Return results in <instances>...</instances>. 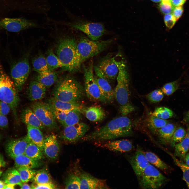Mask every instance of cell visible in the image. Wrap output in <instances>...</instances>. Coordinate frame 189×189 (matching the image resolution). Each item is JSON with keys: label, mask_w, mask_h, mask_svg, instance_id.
Wrapping results in <instances>:
<instances>
[{"label": "cell", "mask_w": 189, "mask_h": 189, "mask_svg": "<svg viewBox=\"0 0 189 189\" xmlns=\"http://www.w3.org/2000/svg\"><path fill=\"white\" fill-rule=\"evenodd\" d=\"M133 134L131 120L123 116L112 119L81 139L84 141H101L129 136Z\"/></svg>", "instance_id": "6da1fadb"}, {"label": "cell", "mask_w": 189, "mask_h": 189, "mask_svg": "<svg viewBox=\"0 0 189 189\" xmlns=\"http://www.w3.org/2000/svg\"><path fill=\"white\" fill-rule=\"evenodd\" d=\"M114 57L119 70L116 78L117 84L114 90L115 99L119 105L120 112L122 115L125 116L135 110L130 100L129 75L124 58L120 54Z\"/></svg>", "instance_id": "7a4b0ae2"}, {"label": "cell", "mask_w": 189, "mask_h": 189, "mask_svg": "<svg viewBox=\"0 0 189 189\" xmlns=\"http://www.w3.org/2000/svg\"><path fill=\"white\" fill-rule=\"evenodd\" d=\"M65 11L70 19V21L56 20L49 17L48 19L49 23L79 30L86 34L90 39L94 40H98L106 32L102 23L92 22L78 18L66 8H65Z\"/></svg>", "instance_id": "3957f363"}, {"label": "cell", "mask_w": 189, "mask_h": 189, "mask_svg": "<svg viewBox=\"0 0 189 189\" xmlns=\"http://www.w3.org/2000/svg\"><path fill=\"white\" fill-rule=\"evenodd\" d=\"M84 90L74 78H67L57 86L53 97L62 101L78 102L84 95Z\"/></svg>", "instance_id": "277c9868"}, {"label": "cell", "mask_w": 189, "mask_h": 189, "mask_svg": "<svg viewBox=\"0 0 189 189\" xmlns=\"http://www.w3.org/2000/svg\"><path fill=\"white\" fill-rule=\"evenodd\" d=\"M110 42L109 40H94L82 37L77 43L76 70L80 69L83 62L104 50Z\"/></svg>", "instance_id": "5b68a950"}, {"label": "cell", "mask_w": 189, "mask_h": 189, "mask_svg": "<svg viewBox=\"0 0 189 189\" xmlns=\"http://www.w3.org/2000/svg\"><path fill=\"white\" fill-rule=\"evenodd\" d=\"M59 40L56 51L64 65L63 68L69 71L76 70L77 43L73 38L69 37H61Z\"/></svg>", "instance_id": "8992f818"}, {"label": "cell", "mask_w": 189, "mask_h": 189, "mask_svg": "<svg viewBox=\"0 0 189 189\" xmlns=\"http://www.w3.org/2000/svg\"><path fill=\"white\" fill-rule=\"evenodd\" d=\"M18 91L13 81L4 70L0 60V100L10 106L15 116L19 101Z\"/></svg>", "instance_id": "52a82bcc"}, {"label": "cell", "mask_w": 189, "mask_h": 189, "mask_svg": "<svg viewBox=\"0 0 189 189\" xmlns=\"http://www.w3.org/2000/svg\"><path fill=\"white\" fill-rule=\"evenodd\" d=\"M42 27V25L35 20L23 17H7L0 19V32L6 30L16 33L30 28Z\"/></svg>", "instance_id": "ba28073f"}, {"label": "cell", "mask_w": 189, "mask_h": 189, "mask_svg": "<svg viewBox=\"0 0 189 189\" xmlns=\"http://www.w3.org/2000/svg\"><path fill=\"white\" fill-rule=\"evenodd\" d=\"M92 61L87 66H83L85 91L90 99L104 103L107 102L102 95L95 79Z\"/></svg>", "instance_id": "9c48e42d"}, {"label": "cell", "mask_w": 189, "mask_h": 189, "mask_svg": "<svg viewBox=\"0 0 189 189\" xmlns=\"http://www.w3.org/2000/svg\"><path fill=\"white\" fill-rule=\"evenodd\" d=\"M138 178L141 188L150 189L159 188L166 179L165 177L157 169L150 163Z\"/></svg>", "instance_id": "30bf717a"}, {"label": "cell", "mask_w": 189, "mask_h": 189, "mask_svg": "<svg viewBox=\"0 0 189 189\" xmlns=\"http://www.w3.org/2000/svg\"><path fill=\"white\" fill-rule=\"evenodd\" d=\"M31 109L45 127L52 129L57 128L52 108L48 103L36 102L32 104Z\"/></svg>", "instance_id": "8fae6325"}, {"label": "cell", "mask_w": 189, "mask_h": 189, "mask_svg": "<svg viewBox=\"0 0 189 189\" xmlns=\"http://www.w3.org/2000/svg\"><path fill=\"white\" fill-rule=\"evenodd\" d=\"M30 71V67L27 56L23 57L12 66L11 76L18 91L21 90Z\"/></svg>", "instance_id": "7c38bea8"}, {"label": "cell", "mask_w": 189, "mask_h": 189, "mask_svg": "<svg viewBox=\"0 0 189 189\" xmlns=\"http://www.w3.org/2000/svg\"><path fill=\"white\" fill-rule=\"evenodd\" d=\"M89 129L88 124L82 122L64 127L61 139L67 143H75L84 136Z\"/></svg>", "instance_id": "4fadbf2b"}, {"label": "cell", "mask_w": 189, "mask_h": 189, "mask_svg": "<svg viewBox=\"0 0 189 189\" xmlns=\"http://www.w3.org/2000/svg\"><path fill=\"white\" fill-rule=\"evenodd\" d=\"M95 81L101 93L107 102L112 103L115 99L114 91L109 80L96 66H94Z\"/></svg>", "instance_id": "5bb4252c"}, {"label": "cell", "mask_w": 189, "mask_h": 189, "mask_svg": "<svg viewBox=\"0 0 189 189\" xmlns=\"http://www.w3.org/2000/svg\"><path fill=\"white\" fill-rule=\"evenodd\" d=\"M30 141L27 135L18 139L9 140L5 146L7 154L12 158L24 154L25 149Z\"/></svg>", "instance_id": "9a60e30c"}, {"label": "cell", "mask_w": 189, "mask_h": 189, "mask_svg": "<svg viewBox=\"0 0 189 189\" xmlns=\"http://www.w3.org/2000/svg\"><path fill=\"white\" fill-rule=\"evenodd\" d=\"M96 66L109 80L116 78L119 70L114 57L107 55L101 60Z\"/></svg>", "instance_id": "2e32d148"}, {"label": "cell", "mask_w": 189, "mask_h": 189, "mask_svg": "<svg viewBox=\"0 0 189 189\" xmlns=\"http://www.w3.org/2000/svg\"><path fill=\"white\" fill-rule=\"evenodd\" d=\"M77 172L80 180V189L109 188L105 180L96 178L83 171Z\"/></svg>", "instance_id": "e0dca14e"}, {"label": "cell", "mask_w": 189, "mask_h": 189, "mask_svg": "<svg viewBox=\"0 0 189 189\" xmlns=\"http://www.w3.org/2000/svg\"><path fill=\"white\" fill-rule=\"evenodd\" d=\"M129 162L134 173L138 178L149 164L145 153L139 148L130 157Z\"/></svg>", "instance_id": "ac0fdd59"}, {"label": "cell", "mask_w": 189, "mask_h": 189, "mask_svg": "<svg viewBox=\"0 0 189 189\" xmlns=\"http://www.w3.org/2000/svg\"><path fill=\"white\" fill-rule=\"evenodd\" d=\"M96 145L111 151L123 153L129 151L133 148L132 142L126 139L103 142L97 141Z\"/></svg>", "instance_id": "d6986e66"}, {"label": "cell", "mask_w": 189, "mask_h": 189, "mask_svg": "<svg viewBox=\"0 0 189 189\" xmlns=\"http://www.w3.org/2000/svg\"><path fill=\"white\" fill-rule=\"evenodd\" d=\"M60 151V145L55 135H50L44 139L43 153L47 158L51 160L55 159Z\"/></svg>", "instance_id": "ffe728a7"}, {"label": "cell", "mask_w": 189, "mask_h": 189, "mask_svg": "<svg viewBox=\"0 0 189 189\" xmlns=\"http://www.w3.org/2000/svg\"><path fill=\"white\" fill-rule=\"evenodd\" d=\"M46 88L39 82L35 80L30 83L28 90L27 95L31 101L43 99L45 95Z\"/></svg>", "instance_id": "44dd1931"}, {"label": "cell", "mask_w": 189, "mask_h": 189, "mask_svg": "<svg viewBox=\"0 0 189 189\" xmlns=\"http://www.w3.org/2000/svg\"><path fill=\"white\" fill-rule=\"evenodd\" d=\"M48 103L51 107L57 109L65 111L75 110L82 113L83 107L78 102L62 101L52 97L49 100Z\"/></svg>", "instance_id": "7402d4cb"}, {"label": "cell", "mask_w": 189, "mask_h": 189, "mask_svg": "<svg viewBox=\"0 0 189 189\" xmlns=\"http://www.w3.org/2000/svg\"><path fill=\"white\" fill-rule=\"evenodd\" d=\"M82 112L88 119L93 122L101 121L104 119L106 116L103 109L98 106L83 107Z\"/></svg>", "instance_id": "603a6c76"}, {"label": "cell", "mask_w": 189, "mask_h": 189, "mask_svg": "<svg viewBox=\"0 0 189 189\" xmlns=\"http://www.w3.org/2000/svg\"><path fill=\"white\" fill-rule=\"evenodd\" d=\"M21 116L22 121L27 125L36 127L40 130L45 127L31 109L26 108L24 109Z\"/></svg>", "instance_id": "cb8c5ba5"}, {"label": "cell", "mask_w": 189, "mask_h": 189, "mask_svg": "<svg viewBox=\"0 0 189 189\" xmlns=\"http://www.w3.org/2000/svg\"><path fill=\"white\" fill-rule=\"evenodd\" d=\"M176 129L174 124L168 123L158 130L156 132L157 133L160 142L164 144L171 143Z\"/></svg>", "instance_id": "d4e9b609"}, {"label": "cell", "mask_w": 189, "mask_h": 189, "mask_svg": "<svg viewBox=\"0 0 189 189\" xmlns=\"http://www.w3.org/2000/svg\"><path fill=\"white\" fill-rule=\"evenodd\" d=\"M13 159L16 168L23 167L33 169L39 167L43 164L40 161L33 160L24 154L16 156Z\"/></svg>", "instance_id": "484cf974"}, {"label": "cell", "mask_w": 189, "mask_h": 189, "mask_svg": "<svg viewBox=\"0 0 189 189\" xmlns=\"http://www.w3.org/2000/svg\"><path fill=\"white\" fill-rule=\"evenodd\" d=\"M27 136L31 141L37 145L43 152L44 139L42 133L39 128L27 125Z\"/></svg>", "instance_id": "4316f807"}, {"label": "cell", "mask_w": 189, "mask_h": 189, "mask_svg": "<svg viewBox=\"0 0 189 189\" xmlns=\"http://www.w3.org/2000/svg\"><path fill=\"white\" fill-rule=\"evenodd\" d=\"M1 178L6 184L18 185L20 187L23 183L18 170L13 168L7 170L2 174Z\"/></svg>", "instance_id": "83f0119b"}, {"label": "cell", "mask_w": 189, "mask_h": 189, "mask_svg": "<svg viewBox=\"0 0 189 189\" xmlns=\"http://www.w3.org/2000/svg\"><path fill=\"white\" fill-rule=\"evenodd\" d=\"M57 79V72L52 71L42 74H38L36 76L35 80L40 83L47 88L53 85Z\"/></svg>", "instance_id": "f1b7e54d"}, {"label": "cell", "mask_w": 189, "mask_h": 189, "mask_svg": "<svg viewBox=\"0 0 189 189\" xmlns=\"http://www.w3.org/2000/svg\"><path fill=\"white\" fill-rule=\"evenodd\" d=\"M32 64L33 70L39 74L51 71L49 70L45 57L40 54L33 59Z\"/></svg>", "instance_id": "f546056e"}, {"label": "cell", "mask_w": 189, "mask_h": 189, "mask_svg": "<svg viewBox=\"0 0 189 189\" xmlns=\"http://www.w3.org/2000/svg\"><path fill=\"white\" fill-rule=\"evenodd\" d=\"M43 153L37 145L30 141L27 145L24 154L33 160L40 161L44 158Z\"/></svg>", "instance_id": "4dcf8cb0"}, {"label": "cell", "mask_w": 189, "mask_h": 189, "mask_svg": "<svg viewBox=\"0 0 189 189\" xmlns=\"http://www.w3.org/2000/svg\"><path fill=\"white\" fill-rule=\"evenodd\" d=\"M32 180L34 182L38 183H53L48 171L45 168L36 170Z\"/></svg>", "instance_id": "1f68e13d"}, {"label": "cell", "mask_w": 189, "mask_h": 189, "mask_svg": "<svg viewBox=\"0 0 189 189\" xmlns=\"http://www.w3.org/2000/svg\"><path fill=\"white\" fill-rule=\"evenodd\" d=\"M169 123L168 121L161 119L151 115L147 120L148 127L153 132H156L158 130Z\"/></svg>", "instance_id": "d6a6232c"}, {"label": "cell", "mask_w": 189, "mask_h": 189, "mask_svg": "<svg viewBox=\"0 0 189 189\" xmlns=\"http://www.w3.org/2000/svg\"><path fill=\"white\" fill-rule=\"evenodd\" d=\"M48 68L51 71L59 67L63 68L64 65L58 57L52 51L49 50L47 52L45 57Z\"/></svg>", "instance_id": "836d02e7"}, {"label": "cell", "mask_w": 189, "mask_h": 189, "mask_svg": "<svg viewBox=\"0 0 189 189\" xmlns=\"http://www.w3.org/2000/svg\"><path fill=\"white\" fill-rule=\"evenodd\" d=\"M145 154L149 163L154 166L162 170L168 168V166L154 153L148 151L145 152Z\"/></svg>", "instance_id": "e575fe53"}, {"label": "cell", "mask_w": 189, "mask_h": 189, "mask_svg": "<svg viewBox=\"0 0 189 189\" xmlns=\"http://www.w3.org/2000/svg\"><path fill=\"white\" fill-rule=\"evenodd\" d=\"M189 149V138L187 134L184 139L175 145V154L183 158Z\"/></svg>", "instance_id": "d590c367"}, {"label": "cell", "mask_w": 189, "mask_h": 189, "mask_svg": "<svg viewBox=\"0 0 189 189\" xmlns=\"http://www.w3.org/2000/svg\"><path fill=\"white\" fill-rule=\"evenodd\" d=\"M71 173L66 178L65 182L66 189H80V180L78 173Z\"/></svg>", "instance_id": "8d00e7d4"}, {"label": "cell", "mask_w": 189, "mask_h": 189, "mask_svg": "<svg viewBox=\"0 0 189 189\" xmlns=\"http://www.w3.org/2000/svg\"><path fill=\"white\" fill-rule=\"evenodd\" d=\"M23 183H26L32 180L35 173L36 170L25 167L17 168Z\"/></svg>", "instance_id": "74e56055"}, {"label": "cell", "mask_w": 189, "mask_h": 189, "mask_svg": "<svg viewBox=\"0 0 189 189\" xmlns=\"http://www.w3.org/2000/svg\"><path fill=\"white\" fill-rule=\"evenodd\" d=\"M81 113L80 112L77 110L68 111L62 125L64 127L73 125L79 122L81 118Z\"/></svg>", "instance_id": "f35d334b"}, {"label": "cell", "mask_w": 189, "mask_h": 189, "mask_svg": "<svg viewBox=\"0 0 189 189\" xmlns=\"http://www.w3.org/2000/svg\"><path fill=\"white\" fill-rule=\"evenodd\" d=\"M152 115L158 118L166 120L171 118L173 113L169 108L161 107L156 108Z\"/></svg>", "instance_id": "ab89813d"}, {"label": "cell", "mask_w": 189, "mask_h": 189, "mask_svg": "<svg viewBox=\"0 0 189 189\" xmlns=\"http://www.w3.org/2000/svg\"><path fill=\"white\" fill-rule=\"evenodd\" d=\"M164 93L161 90L158 89L154 90L146 96L147 99L151 102L155 103L158 102L163 99Z\"/></svg>", "instance_id": "60d3db41"}, {"label": "cell", "mask_w": 189, "mask_h": 189, "mask_svg": "<svg viewBox=\"0 0 189 189\" xmlns=\"http://www.w3.org/2000/svg\"><path fill=\"white\" fill-rule=\"evenodd\" d=\"M172 158L176 165L183 172V179L189 188V167L173 155Z\"/></svg>", "instance_id": "b9f144b4"}, {"label": "cell", "mask_w": 189, "mask_h": 189, "mask_svg": "<svg viewBox=\"0 0 189 189\" xmlns=\"http://www.w3.org/2000/svg\"><path fill=\"white\" fill-rule=\"evenodd\" d=\"M178 84L176 81L169 82L165 84L161 90L164 94L167 95H171L177 89Z\"/></svg>", "instance_id": "7bdbcfd3"}, {"label": "cell", "mask_w": 189, "mask_h": 189, "mask_svg": "<svg viewBox=\"0 0 189 189\" xmlns=\"http://www.w3.org/2000/svg\"><path fill=\"white\" fill-rule=\"evenodd\" d=\"M185 129L182 127H179L176 129L173 136L171 143L172 145H175V143L180 142L185 137L186 135Z\"/></svg>", "instance_id": "ee69618b"}, {"label": "cell", "mask_w": 189, "mask_h": 189, "mask_svg": "<svg viewBox=\"0 0 189 189\" xmlns=\"http://www.w3.org/2000/svg\"><path fill=\"white\" fill-rule=\"evenodd\" d=\"M159 8L162 13L167 14L172 13L174 7L171 4V1L162 0L159 5Z\"/></svg>", "instance_id": "f6af8a7d"}, {"label": "cell", "mask_w": 189, "mask_h": 189, "mask_svg": "<svg viewBox=\"0 0 189 189\" xmlns=\"http://www.w3.org/2000/svg\"><path fill=\"white\" fill-rule=\"evenodd\" d=\"M51 107L56 119L62 125L66 119L68 111H63Z\"/></svg>", "instance_id": "bcb514c9"}, {"label": "cell", "mask_w": 189, "mask_h": 189, "mask_svg": "<svg viewBox=\"0 0 189 189\" xmlns=\"http://www.w3.org/2000/svg\"><path fill=\"white\" fill-rule=\"evenodd\" d=\"M32 189H49L56 188V187L53 183H38L35 182L31 185Z\"/></svg>", "instance_id": "7dc6e473"}, {"label": "cell", "mask_w": 189, "mask_h": 189, "mask_svg": "<svg viewBox=\"0 0 189 189\" xmlns=\"http://www.w3.org/2000/svg\"><path fill=\"white\" fill-rule=\"evenodd\" d=\"M164 20L166 26L170 29L173 27L176 21L171 13L166 14L164 16Z\"/></svg>", "instance_id": "c3c4849f"}, {"label": "cell", "mask_w": 189, "mask_h": 189, "mask_svg": "<svg viewBox=\"0 0 189 189\" xmlns=\"http://www.w3.org/2000/svg\"><path fill=\"white\" fill-rule=\"evenodd\" d=\"M11 109L10 106L5 102L0 100V114L5 116L8 114Z\"/></svg>", "instance_id": "681fc988"}, {"label": "cell", "mask_w": 189, "mask_h": 189, "mask_svg": "<svg viewBox=\"0 0 189 189\" xmlns=\"http://www.w3.org/2000/svg\"><path fill=\"white\" fill-rule=\"evenodd\" d=\"M182 6L174 7L172 12V14L177 21L181 16L183 12Z\"/></svg>", "instance_id": "f907efd6"}, {"label": "cell", "mask_w": 189, "mask_h": 189, "mask_svg": "<svg viewBox=\"0 0 189 189\" xmlns=\"http://www.w3.org/2000/svg\"><path fill=\"white\" fill-rule=\"evenodd\" d=\"M8 125V120L6 116L0 114V128H7Z\"/></svg>", "instance_id": "816d5d0a"}, {"label": "cell", "mask_w": 189, "mask_h": 189, "mask_svg": "<svg viewBox=\"0 0 189 189\" xmlns=\"http://www.w3.org/2000/svg\"><path fill=\"white\" fill-rule=\"evenodd\" d=\"M186 0H171V2L173 7L182 6Z\"/></svg>", "instance_id": "f5cc1de1"}, {"label": "cell", "mask_w": 189, "mask_h": 189, "mask_svg": "<svg viewBox=\"0 0 189 189\" xmlns=\"http://www.w3.org/2000/svg\"><path fill=\"white\" fill-rule=\"evenodd\" d=\"M6 162L3 156L0 154V177L3 173V169L5 166Z\"/></svg>", "instance_id": "db71d44e"}, {"label": "cell", "mask_w": 189, "mask_h": 189, "mask_svg": "<svg viewBox=\"0 0 189 189\" xmlns=\"http://www.w3.org/2000/svg\"><path fill=\"white\" fill-rule=\"evenodd\" d=\"M21 189H32L31 186L25 183H23L22 186L20 187Z\"/></svg>", "instance_id": "11a10c76"}, {"label": "cell", "mask_w": 189, "mask_h": 189, "mask_svg": "<svg viewBox=\"0 0 189 189\" xmlns=\"http://www.w3.org/2000/svg\"><path fill=\"white\" fill-rule=\"evenodd\" d=\"M15 185L13 184H6L4 189H14Z\"/></svg>", "instance_id": "9f6ffc18"}, {"label": "cell", "mask_w": 189, "mask_h": 189, "mask_svg": "<svg viewBox=\"0 0 189 189\" xmlns=\"http://www.w3.org/2000/svg\"><path fill=\"white\" fill-rule=\"evenodd\" d=\"M185 160L187 165L189 167V153L186 155Z\"/></svg>", "instance_id": "6f0895ef"}, {"label": "cell", "mask_w": 189, "mask_h": 189, "mask_svg": "<svg viewBox=\"0 0 189 189\" xmlns=\"http://www.w3.org/2000/svg\"><path fill=\"white\" fill-rule=\"evenodd\" d=\"M6 184L2 181L0 180V189H4Z\"/></svg>", "instance_id": "680465c9"}, {"label": "cell", "mask_w": 189, "mask_h": 189, "mask_svg": "<svg viewBox=\"0 0 189 189\" xmlns=\"http://www.w3.org/2000/svg\"><path fill=\"white\" fill-rule=\"evenodd\" d=\"M152 1L156 2H161L162 0H151Z\"/></svg>", "instance_id": "91938a15"}, {"label": "cell", "mask_w": 189, "mask_h": 189, "mask_svg": "<svg viewBox=\"0 0 189 189\" xmlns=\"http://www.w3.org/2000/svg\"><path fill=\"white\" fill-rule=\"evenodd\" d=\"M187 117L188 119L189 120V112L187 114Z\"/></svg>", "instance_id": "94428289"}, {"label": "cell", "mask_w": 189, "mask_h": 189, "mask_svg": "<svg viewBox=\"0 0 189 189\" xmlns=\"http://www.w3.org/2000/svg\"><path fill=\"white\" fill-rule=\"evenodd\" d=\"M188 137V138H189V129L188 130V133L187 134Z\"/></svg>", "instance_id": "6125c7cd"}, {"label": "cell", "mask_w": 189, "mask_h": 189, "mask_svg": "<svg viewBox=\"0 0 189 189\" xmlns=\"http://www.w3.org/2000/svg\"><path fill=\"white\" fill-rule=\"evenodd\" d=\"M2 138V135L1 134H0V141H1V139Z\"/></svg>", "instance_id": "be15d7a7"}, {"label": "cell", "mask_w": 189, "mask_h": 189, "mask_svg": "<svg viewBox=\"0 0 189 189\" xmlns=\"http://www.w3.org/2000/svg\"><path fill=\"white\" fill-rule=\"evenodd\" d=\"M170 0L171 1V0Z\"/></svg>", "instance_id": "e7e4bbea"}]
</instances>
